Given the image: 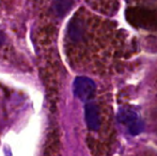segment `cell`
<instances>
[{"label":"cell","mask_w":157,"mask_h":156,"mask_svg":"<svg viewBox=\"0 0 157 156\" xmlns=\"http://www.w3.org/2000/svg\"><path fill=\"white\" fill-rule=\"evenodd\" d=\"M128 21L135 25H140L144 28L157 29V14L153 11L144 10V8H135V10H128Z\"/></svg>","instance_id":"cell-1"},{"label":"cell","mask_w":157,"mask_h":156,"mask_svg":"<svg viewBox=\"0 0 157 156\" xmlns=\"http://www.w3.org/2000/svg\"><path fill=\"white\" fill-rule=\"evenodd\" d=\"M73 91L76 97L82 102H89L94 95L95 83L88 77H77L73 85Z\"/></svg>","instance_id":"cell-2"},{"label":"cell","mask_w":157,"mask_h":156,"mask_svg":"<svg viewBox=\"0 0 157 156\" xmlns=\"http://www.w3.org/2000/svg\"><path fill=\"white\" fill-rule=\"evenodd\" d=\"M119 119L122 124H124L132 135H138L142 131V122L136 112L132 110H121L119 113Z\"/></svg>","instance_id":"cell-3"},{"label":"cell","mask_w":157,"mask_h":156,"mask_svg":"<svg viewBox=\"0 0 157 156\" xmlns=\"http://www.w3.org/2000/svg\"><path fill=\"white\" fill-rule=\"evenodd\" d=\"M85 117L88 127L91 131H97L101 127L99 109L93 103H87L85 107Z\"/></svg>","instance_id":"cell-4"},{"label":"cell","mask_w":157,"mask_h":156,"mask_svg":"<svg viewBox=\"0 0 157 156\" xmlns=\"http://www.w3.org/2000/svg\"><path fill=\"white\" fill-rule=\"evenodd\" d=\"M82 31H83L82 21L76 17V18H74L71 21L70 26H68V36L73 41H78L82 36Z\"/></svg>","instance_id":"cell-5"},{"label":"cell","mask_w":157,"mask_h":156,"mask_svg":"<svg viewBox=\"0 0 157 156\" xmlns=\"http://www.w3.org/2000/svg\"><path fill=\"white\" fill-rule=\"evenodd\" d=\"M72 6L71 2H65V1H62V2H58L56 4V11L58 12L59 15H63L67 12V10L70 9V6Z\"/></svg>","instance_id":"cell-6"},{"label":"cell","mask_w":157,"mask_h":156,"mask_svg":"<svg viewBox=\"0 0 157 156\" xmlns=\"http://www.w3.org/2000/svg\"><path fill=\"white\" fill-rule=\"evenodd\" d=\"M3 42H4V34L2 33L1 31H0V46L3 44Z\"/></svg>","instance_id":"cell-7"}]
</instances>
